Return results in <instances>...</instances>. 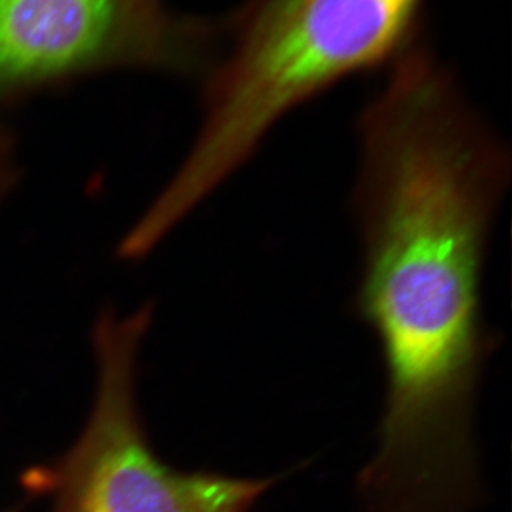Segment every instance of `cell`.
<instances>
[{
    "label": "cell",
    "instance_id": "1",
    "mask_svg": "<svg viewBox=\"0 0 512 512\" xmlns=\"http://www.w3.org/2000/svg\"><path fill=\"white\" fill-rule=\"evenodd\" d=\"M357 133L355 309L375 332L383 362L487 360L494 340L481 288L510 183V148L419 45L392 64Z\"/></svg>",
    "mask_w": 512,
    "mask_h": 512
},
{
    "label": "cell",
    "instance_id": "2",
    "mask_svg": "<svg viewBox=\"0 0 512 512\" xmlns=\"http://www.w3.org/2000/svg\"><path fill=\"white\" fill-rule=\"evenodd\" d=\"M423 0H251L207 94V119L175 175L201 201L238 170L286 114L414 45Z\"/></svg>",
    "mask_w": 512,
    "mask_h": 512
},
{
    "label": "cell",
    "instance_id": "3",
    "mask_svg": "<svg viewBox=\"0 0 512 512\" xmlns=\"http://www.w3.org/2000/svg\"><path fill=\"white\" fill-rule=\"evenodd\" d=\"M143 319L100 330V383L92 420L53 474L55 512H252L275 478L177 473L151 451L134 402Z\"/></svg>",
    "mask_w": 512,
    "mask_h": 512
},
{
    "label": "cell",
    "instance_id": "4",
    "mask_svg": "<svg viewBox=\"0 0 512 512\" xmlns=\"http://www.w3.org/2000/svg\"><path fill=\"white\" fill-rule=\"evenodd\" d=\"M207 33L163 0H0V97L111 67L183 69Z\"/></svg>",
    "mask_w": 512,
    "mask_h": 512
}]
</instances>
